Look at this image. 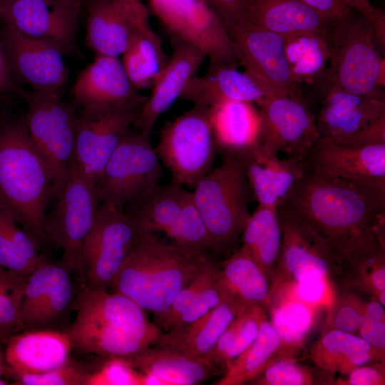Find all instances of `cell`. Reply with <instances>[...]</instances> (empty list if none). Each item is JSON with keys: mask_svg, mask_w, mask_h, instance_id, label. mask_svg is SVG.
Listing matches in <instances>:
<instances>
[{"mask_svg": "<svg viewBox=\"0 0 385 385\" xmlns=\"http://www.w3.org/2000/svg\"><path fill=\"white\" fill-rule=\"evenodd\" d=\"M277 209L317 237L340 274L349 265L385 248V206L343 181L306 171Z\"/></svg>", "mask_w": 385, "mask_h": 385, "instance_id": "1", "label": "cell"}, {"mask_svg": "<svg viewBox=\"0 0 385 385\" xmlns=\"http://www.w3.org/2000/svg\"><path fill=\"white\" fill-rule=\"evenodd\" d=\"M49 167L29 133L25 115L0 117V207L41 247L52 200Z\"/></svg>", "mask_w": 385, "mask_h": 385, "instance_id": "2", "label": "cell"}, {"mask_svg": "<svg viewBox=\"0 0 385 385\" xmlns=\"http://www.w3.org/2000/svg\"><path fill=\"white\" fill-rule=\"evenodd\" d=\"M211 261L207 252L167 242L144 230L111 289L156 316L165 312L180 291Z\"/></svg>", "mask_w": 385, "mask_h": 385, "instance_id": "3", "label": "cell"}, {"mask_svg": "<svg viewBox=\"0 0 385 385\" xmlns=\"http://www.w3.org/2000/svg\"><path fill=\"white\" fill-rule=\"evenodd\" d=\"M67 333L73 348L80 352L127 359L155 345L163 332L125 295L83 284L76 317Z\"/></svg>", "mask_w": 385, "mask_h": 385, "instance_id": "4", "label": "cell"}, {"mask_svg": "<svg viewBox=\"0 0 385 385\" xmlns=\"http://www.w3.org/2000/svg\"><path fill=\"white\" fill-rule=\"evenodd\" d=\"M327 36L331 56L321 80L324 88L336 86L369 98H384V59L377 49L374 29L355 14L334 19Z\"/></svg>", "mask_w": 385, "mask_h": 385, "instance_id": "5", "label": "cell"}, {"mask_svg": "<svg viewBox=\"0 0 385 385\" xmlns=\"http://www.w3.org/2000/svg\"><path fill=\"white\" fill-rule=\"evenodd\" d=\"M220 165L193 188V201L211 239L212 251L233 250L250 212L252 189L242 164L230 153H222Z\"/></svg>", "mask_w": 385, "mask_h": 385, "instance_id": "6", "label": "cell"}, {"mask_svg": "<svg viewBox=\"0 0 385 385\" xmlns=\"http://www.w3.org/2000/svg\"><path fill=\"white\" fill-rule=\"evenodd\" d=\"M26 105L25 120L29 133L50 168L52 200H57L66 182L73 155L77 114L58 93L19 88Z\"/></svg>", "mask_w": 385, "mask_h": 385, "instance_id": "7", "label": "cell"}, {"mask_svg": "<svg viewBox=\"0 0 385 385\" xmlns=\"http://www.w3.org/2000/svg\"><path fill=\"white\" fill-rule=\"evenodd\" d=\"M155 152L171 182L194 188L212 169L218 152L210 108L194 105L163 127Z\"/></svg>", "mask_w": 385, "mask_h": 385, "instance_id": "8", "label": "cell"}, {"mask_svg": "<svg viewBox=\"0 0 385 385\" xmlns=\"http://www.w3.org/2000/svg\"><path fill=\"white\" fill-rule=\"evenodd\" d=\"M101 204L96 185L83 175L72 157L66 182L43 222L49 245L63 251L61 262L71 272H81L83 244Z\"/></svg>", "mask_w": 385, "mask_h": 385, "instance_id": "9", "label": "cell"}, {"mask_svg": "<svg viewBox=\"0 0 385 385\" xmlns=\"http://www.w3.org/2000/svg\"><path fill=\"white\" fill-rule=\"evenodd\" d=\"M162 175L150 134L131 128L110 157L96 185L101 201L123 210L158 186Z\"/></svg>", "mask_w": 385, "mask_h": 385, "instance_id": "10", "label": "cell"}, {"mask_svg": "<svg viewBox=\"0 0 385 385\" xmlns=\"http://www.w3.org/2000/svg\"><path fill=\"white\" fill-rule=\"evenodd\" d=\"M145 230L138 221L111 204L101 202L85 240L81 272L93 290L109 289L120 267Z\"/></svg>", "mask_w": 385, "mask_h": 385, "instance_id": "11", "label": "cell"}, {"mask_svg": "<svg viewBox=\"0 0 385 385\" xmlns=\"http://www.w3.org/2000/svg\"><path fill=\"white\" fill-rule=\"evenodd\" d=\"M150 11L170 41L201 50L210 63L237 66L235 43L224 24L205 0H148Z\"/></svg>", "mask_w": 385, "mask_h": 385, "instance_id": "12", "label": "cell"}, {"mask_svg": "<svg viewBox=\"0 0 385 385\" xmlns=\"http://www.w3.org/2000/svg\"><path fill=\"white\" fill-rule=\"evenodd\" d=\"M304 161L306 171L350 184L385 206V144L352 147L319 138Z\"/></svg>", "mask_w": 385, "mask_h": 385, "instance_id": "13", "label": "cell"}, {"mask_svg": "<svg viewBox=\"0 0 385 385\" xmlns=\"http://www.w3.org/2000/svg\"><path fill=\"white\" fill-rule=\"evenodd\" d=\"M257 105L261 124L257 143L277 154L304 160L319 134L302 96L270 93Z\"/></svg>", "mask_w": 385, "mask_h": 385, "instance_id": "14", "label": "cell"}, {"mask_svg": "<svg viewBox=\"0 0 385 385\" xmlns=\"http://www.w3.org/2000/svg\"><path fill=\"white\" fill-rule=\"evenodd\" d=\"M83 0H0L5 25L31 37L51 43L64 54L76 45Z\"/></svg>", "mask_w": 385, "mask_h": 385, "instance_id": "15", "label": "cell"}, {"mask_svg": "<svg viewBox=\"0 0 385 385\" xmlns=\"http://www.w3.org/2000/svg\"><path fill=\"white\" fill-rule=\"evenodd\" d=\"M245 71L269 93L300 96L284 51V37L251 24L229 32Z\"/></svg>", "mask_w": 385, "mask_h": 385, "instance_id": "16", "label": "cell"}, {"mask_svg": "<svg viewBox=\"0 0 385 385\" xmlns=\"http://www.w3.org/2000/svg\"><path fill=\"white\" fill-rule=\"evenodd\" d=\"M140 110L117 108L76 115L73 158L83 175L96 185Z\"/></svg>", "mask_w": 385, "mask_h": 385, "instance_id": "17", "label": "cell"}, {"mask_svg": "<svg viewBox=\"0 0 385 385\" xmlns=\"http://www.w3.org/2000/svg\"><path fill=\"white\" fill-rule=\"evenodd\" d=\"M12 77L32 91L58 93L68 79L62 51L5 25L0 32Z\"/></svg>", "mask_w": 385, "mask_h": 385, "instance_id": "18", "label": "cell"}, {"mask_svg": "<svg viewBox=\"0 0 385 385\" xmlns=\"http://www.w3.org/2000/svg\"><path fill=\"white\" fill-rule=\"evenodd\" d=\"M278 212L282 245L270 292L313 273L328 277L335 284L340 269L327 248L302 223L279 210Z\"/></svg>", "mask_w": 385, "mask_h": 385, "instance_id": "19", "label": "cell"}, {"mask_svg": "<svg viewBox=\"0 0 385 385\" xmlns=\"http://www.w3.org/2000/svg\"><path fill=\"white\" fill-rule=\"evenodd\" d=\"M73 96L83 113L117 108L140 109L147 96L131 85L118 57L96 55L76 78Z\"/></svg>", "mask_w": 385, "mask_h": 385, "instance_id": "20", "label": "cell"}, {"mask_svg": "<svg viewBox=\"0 0 385 385\" xmlns=\"http://www.w3.org/2000/svg\"><path fill=\"white\" fill-rule=\"evenodd\" d=\"M232 155L244 166L252 192L263 206L278 208L306 173L303 159L279 158L258 143Z\"/></svg>", "mask_w": 385, "mask_h": 385, "instance_id": "21", "label": "cell"}, {"mask_svg": "<svg viewBox=\"0 0 385 385\" xmlns=\"http://www.w3.org/2000/svg\"><path fill=\"white\" fill-rule=\"evenodd\" d=\"M171 43L172 54L133 123L132 128L135 130L151 134L158 118L180 98L207 58L201 50L189 43Z\"/></svg>", "mask_w": 385, "mask_h": 385, "instance_id": "22", "label": "cell"}, {"mask_svg": "<svg viewBox=\"0 0 385 385\" xmlns=\"http://www.w3.org/2000/svg\"><path fill=\"white\" fill-rule=\"evenodd\" d=\"M145 376V384H199L224 371L206 359L186 354L168 346L155 344L125 359Z\"/></svg>", "mask_w": 385, "mask_h": 385, "instance_id": "23", "label": "cell"}, {"mask_svg": "<svg viewBox=\"0 0 385 385\" xmlns=\"http://www.w3.org/2000/svg\"><path fill=\"white\" fill-rule=\"evenodd\" d=\"M270 94L247 72L236 66L209 63L206 73L192 78L180 98L194 105L212 108L227 101L258 104Z\"/></svg>", "mask_w": 385, "mask_h": 385, "instance_id": "24", "label": "cell"}, {"mask_svg": "<svg viewBox=\"0 0 385 385\" xmlns=\"http://www.w3.org/2000/svg\"><path fill=\"white\" fill-rule=\"evenodd\" d=\"M5 366L12 371L38 374L68 363L73 349L67 332L32 329L12 334L5 342Z\"/></svg>", "mask_w": 385, "mask_h": 385, "instance_id": "25", "label": "cell"}, {"mask_svg": "<svg viewBox=\"0 0 385 385\" xmlns=\"http://www.w3.org/2000/svg\"><path fill=\"white\" fill-rule=\"evenodd\" d=\"M317 120L319 138L349 135L385 114V100L369 98L336 86L324 88Z\"/></svg>", "mask_w": 385, "mask_h": 385, "instance_id": "26", "label": "cell"}, {"mask_svg": "<svg viewBox=\"0 0 385 385\" xmlns=\"http://www.w3.org/2000/svg\"><path fill=\"white\" fill-rule=\"evenodd\" d=\"M86 43L96 55L119 57L136 29L146 35L133 15L116 0H83Z\"/></svg>", "mask_w": 385, "mask_h": 385, "instance_id": "27", "label": "cell"}, {"mask_svg": "<svg viewBox=\"0 0 385 385\" xmlns=\"http://www.w3.org/2000/svg\"><path fill=\"white\" fill-rule=\"evenodd\" d=\"M250 305L253 304L244 303L228 294L204 316L163 332L155 344L170 346L192 356L207 360L223 332L237 314Z\"/></svg>", "mask_w": 385, "mask_h": 385, "instance_id": "28", "label": "cell"}, {"mask_svg": "<svg viewBox=\"0 0 385 385\" xmlns=\"http://www.w3.org/2000/svg\"><path fill=\"white\" fill-rule=\"evenodd\" d=\"M219 265L211 261L177 294L163 313L155 316L163 332L190 323L216 307L227 296Z\"/></svg>", "mask_w": 385, "mask_h": 385, "instance_id": "29", "label": "cell"}, {"mask_svg": "<svg viewBox=\"0 0 385 385\" xmlns=\"http://www.w3.org/2000/svg\"><path fill=\"white\" fill-rule=\"evenodd\" d=\"M326 307L311 305L285 295L271 297L270 321L279 337V346L273 357L302 358L306 342Z\"/></svg>", "mask_w": 385, "mask_h": 385, "instance_id": "30", "label": "cell"}, {"mask_svg": "<svg viewBox=\"0 0 385 385\" xmlns=\"http://www.w3.org/2000/svg\"><path fill=\"white\" fill-rule=\"evenodd\" d=\"M248 24L284 37L305 31L327 32L329 19L299 0H249Z\"/></svg>", "mask_w": 385, "mask_h": 385, "instance_id": "31", "label": "cell"}, {"mask_svg": "<svg viewBox=\"0 0 385 385\" xmlns=\"http://www.w3.org/2000/svg\"><path fill=\"white\" fill-rule=\"evenodd\" d=\"M210 120L217 151L235 153L255 145L261 118L254 104L227 101L210 108Z\"/></svg>", "mask_w": 385, "mask_h": 385, "instance_id": "32", "label": "cell"}, {"mask_svg": "<svg viewBox=\"0 0 385 385\" xmlns=\"http://www.w3.org/2000/svg\"><path fill=\"white\" fill-rule=\"evenodd\" d=\"M220 279L227 293L241 302L260 306L268 312L270 282L250 254L241 246L219 265Z\"/></svg>", "mask_w": 385, "mask_h": 385, "instance_id": "33", "label": "cell"}, {"mask_svg": "<svg viewBox=\"0 0 385 385\" xmlns=\"http://www.w3.org/2000/svg\"><path fill=\"white\" fill-rule=\"evenodd\" d=\"M191 192L170 182L159 185L148 194L127 205L123 211L149 232H161L170 238L183 205Z\"/></svg>", "mask_w": 385, "mask_h": 385, "instance_id": "34", "label": "cell"}, {"mask_svg": "<svg viewBox=\"0 0 385 385\" xmlns=\"http://www.w3.org/2000/svg\"><path fill=\"white\" fill-rule=\"evenodd\" d=\"M241 237L242 246L263 270L271 285L282 237L277 208L258 205Z\"/></svg>", "mask_w": 385, "mask_h": 385, "instance_id": "35", "label": "cell"}, {"mask_svg": "<svg viewBox=\"0 0 385 385\" xmlns=\"http://www.w3.org/2000/svg\"><path fill=\"white\" fill-rule=\"evenodd\" d=\"M284 51L293 81L299 86L317 84L330 60L327 32L305 31L285 36Z\"/></svg>", "mask_w": 385, "mask_h": 385, "instance_id": "36", "label": "cell"}, {"mask_svg": "<svg viewBox=\"0 0 385 385\" xmlns=\"http://www.w3.org/2000/svg\"><path fill=\"white\" fill-rule=\"evenodd\" d=\"M121 56L126 75L138 92L151 89L169 59L163 49L160 39L150 38L138 29L134 31Z\"/></svg>", "mask_w": 385, "mask_h": 385, "instance_id": "37", "label": "cell"}, {"mask_svg": "<svg viewBox=\"0 0 385 385\" xmlns=\"http://www.w3.org/2000/svg\"><path fill=\"white\" fill-rule=\"evenodd\" d=\"M279 343L277 331L268 317L265 318L255 340L226 368L216 385L250 384L273 359Z\"/></svg>", "mask_w": 385, "mask_h": 385, "instance_id": "38", "label": "cell"}, {"mask_svg": "<svg viewBox=\"0 0 385 385\" xmlns=\"http://www.w3.org/2000/svg\"><path fill=\"white\" fill-rule=\"evenodd\" d=\"M268 312L258 305H250L232 321L219 337L207 360L224 372L256 338Z\"/></svg>", "mask_w": 385, "mask_h": 385, "instance_id": "39", "label": "cell"}, {"mask_svg": "<svg viewBox=\"0 0 385 385\" xmlns=\"http://www.w3.org/2000/svg\"><path fill=\"white\" fill-rule=\"evenodd\" d=\"M372 350L378 349L357 334L325 328L311 350V357L322 371L344 375L351 370V361L356 353Z\"/></svg>", "mask_w": 385, "mask_h": 385, "instance_id": "40", "label": "cell"}, {"mask_svg": "<svg viewBox=\"0 0 385 385\" xmlns=\"http://www.w3.org/2000/svg\"><path fill=\"white\" fill-rule=\"evenodd\" d=\"M336 288L357 291L385 305V248L342 270Z\"/></svg>", "mask_w": 385, "mask_h": 385, "instance_id": "41", "label": "cell"}, {"mask_svg": "<svg viewBox=\"0 0 385 385\" xmlns=\"http://www.w3.org/2000/svg\"><path fill=\"white\" fill-rule=\"evenodd\" d=\"M71 272L61 262H53L48 291L34 329L53 322L69 307L73 297Z\"/></svg>", "mask_w": 385, "mask_h": 385, "instance_id": "42", "label": "cell"}, {"mask_svg": "<svg viewBox=\"0 0 385 385\" xmlns=\"http://www.w3.org/2000/svg\"><path fill=\"white\" fill-rule=\"evenodd\" d=\"M27 277L0 266V327L11 334L24 328L21 307Z\"/></svg>", "mask_w": 385, "mask_h": 385, "instance_id": "43", "label": "cell"}, {"mask_svg": "<svg viewBox=\"0 0 385 385\" xmlns=\"http://www.w3.org/2000/svg\"><path fill=\"white\" fill-rule=\"evenodd\" d=\"M169 239L183 247L205 252L212 251L210 237L193 201L192 192L183 205L179 219Z\"/></svg>", "mask_w": 385, "mask_h": 385, "instance_id": "44", "label": "cell"}, {"mask_svg": "<svg viewBox=\"0 0 385 385\" xmlns=\"http://www.w3.org/2000/svg\"><path fill=\"white\" fill-rule=\"evenodd\" d=\"M364 300L354 291L338 289L326 309V328L357 334L363 317Z\"/></svg>", "mask_w": 385, "mask_h": 385, "instance_id": "45", "label": "cell"}, {"mask_svg": "<svg viewBox=\"0 0 385 385\" xmlns=\"http://www.w3.org/2000/svg\"><path fill=\"white\" fill-rule=\"evenodd\" d=\"M292 358L272 359L250 384L312 385L320 384L314 370Z\"/></svg>", "mask_w": 385, "mask_h": 385, "instance_id": "46", "label": "cell"}, {"mask_svg": "<svg viewBox=\"0 0 385 385\" xmlns=\"http://www.w3.org/2000/svg\"><path fill=\"white\" fill-rule=\"evenodd\" d=\"M53 262L48 258L46 259L34 268L26 279L21 307L24 328H35L48 291Z\"/></svg>", "mask_w": 385, "mask_h": 385, "instance_id": "47", "label": "cell"}, {"mask_svg": "<svg viewBox=\"0 0 385 385\" xmlns=\"http://www.w3.org/2000/svg\"><path fill=\"white\" fill-rule=\"evenodd\" d=\"M334 291L335 286L328 277L313 273L272 291L270 298L275 295H285L311 305H322L327 309Z\"/></svg>", "mask_w": 385, "mask_h": 385, "instance_id": "48", "label": "cell"}, {"mask_svg": "<svg viewBox=\"0 0 385 385\" xmlns=\"http://www.w3.org/2000/svg\"><path fill=\"white\" fill-rule=\"evenodd\" d=\"M4 375L20 385H86L88 373L69 361L55 369L38 374L21 373L6 366Z\"/></svg>", "mask_w": 385, "mask_h": 385, "instance_id": "49", "label": "cell"}, {"mask_svg": "<svg viewBox=\"0 0 385 385\" xmlns=\"http://www.w3.org/2000/svg\"><path fill=\"white\" fill-rule=\"evenodd\" d=\"M108 360L94 373H88L86 385L145 384V376L133 369L124 358Z\"/></svg>", "mask_w": 385, "mask_h": 385, "instance_id": "50", "label": "cell"}, {"mask_svg": "<svg viewBox=\"0 0 385 385\" xmlns=\"http://www.w3.org/2000/svg\"><path fill=\"white\" fill-rule=\"evenodd\" d=\"M356 334L375 349L385 351V310L379 301H364L363 317Z\"/></svg>", "mask_w": 385, "mask_h": 385, "instance_id": "51", "label": "cell"}, {"mask_svg": "<svg viewBox=\"0 0 385 385\" xmlns=\"http://www.w3.org/2000/svg\"><path fill=\"white\" fill-rule=\"evenodd\" d=\"M2 224L17 250L34 266L48 257L40 252L41 247L1 208Z\"/></svg>", "mask_w": 385, "mask_h": 385, "instance_id": "52", "label": "cell"}, {"mask_svg": "<svg viewBox=\"0 0 385 385\" xmlns=\"http://www.w3.org/2000/svg\"><path fill=\"white\" fill-rule=\"evenodd\" d=\"M224 24L227 33L248 24L249 0H205Z\"/></svg>", "mask_w": 385, "mask_h": 385, "instance_id": "53", "label": "cell"}, {"mask_svg": "<svg viewBox=\"0 0 385 385\" xmlns=\"http://www.w3.org/2000/svg\"><path fill=\"white\" fill-rule=\"evenodd\" d=\"M334 380L337 385H384L385 361H374L349 371Z\"/></svg>", "mask_w": 385, "mask_h": 385, "instance_id": "54", "label": "cell"}, {"mask_svg": "<svg viewBox=\"0 0 385 385\" xmlns=\"http://www.w3.org/2000/svg\"><path fill=\"white\" fill-rule=\"evenodd\" d=\"M0 266L24 276H29L36 267L17 250L2 224L1 215Z\"/></svg>", "mask_w": 385, "mask_h": 385, "instance_id": "55", "label": "cell"}, {"mask_svg": "<svg viewBox=\"0 0 385 385\" xmlns=\"http://www.w3.org/2000/svg\"><path fill=\"white\" fill-rule=\"evenodd\" d=\"M330 139L352 147L361 148L385 144V114L354 133Z\"/></svg>", "mask_w": 385, "mask_h": 385, "instance_id": "56", "label": "cell"}, {"mask_svg": "<svg viewBox=\"0 0 385 385\" xmlns=\"http://www.w3.org/2000/svg\"><path fill=\"white\" fill-rule=\"evenodd\" d=\"M323 16L336 19L349 17L360 11L368 0H299Z\"/></svg>", "mask_w": 385, "mask_h": 385, "instance_id": "57", "label": "cell"}, {"mask_svg": "<svg viewBox=\"0 0 385 385\" xmlns=\"http://www.w3.org/2000/svg\"><path fill=\"white\" fill-rule=\"evenodd\" d=\"M19 88L14 82L6 52L0 38V95L7 93L16 94Z\"/></svg>", "mask_w": 385, "mask_h": 385, "instance_id": "58", "label": "cell"}, {"mask_svg": "<svg viewBox=\"0 0 385 385\" xmlns=\"http://www.w3.org/2000/svg\"><path fill=\"white\" fill-rule=\"evenodd\" d=\"M122 4L138 20L148 33L153 32L149 22V11L142 0H116Z\"/></svg>", "mask_w": 385, "mask_h": 385, "instance_id": "59", "label": "cell"}, {"mask_svg": "<svg viewBox=\"0 0 385 385\" xmlns=\"http://www.w3.org/2000/svg\"><path fill=\"white\" fill-rule=\"evenodd\" d=\"M4 343L5 342L0 339V378L4 376V369L5 366V347L3 346Z\"/></svg>", "mask_w": 385, "mask_h": 385, "instance_id": "60", "label": "cell"}, {"mask_svg": "<svg viewBox=\"0 0 385 385\" xmlns=\"http://www.w3.org/2000/svg\"><path fill=\"white\" fill-rule=\"evenodd\" d=\"M12 334L4 329L0 327V339L3 340L4 342L11 336Z\"/></svg>", "mask_w": 385, "mask_h": 385, "instance_id": "61", "label": "cell"}, {"mask_svg": "<svg viewBox=\"0 0 385 385\" xmlns=\"http://www.w3.org/2000/svg\"><path fill=\"white\" fill-rule=\"evenodd\" d=\"M52 1H54V0H52Z\"/></svg>", "mask_w": 385, "mask_h": 385, "instance_id": "62", "label": "cell"}]
</instances>
